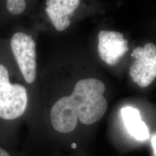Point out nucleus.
<instances>
[{
	"label": "nucleus",
	"mask_w": 156,
	"mask_h": 156,
	"mask_svg": "<svg viewBox=\"0 0 156 156\" xmlns=\"http://www.w3.org/2000/svg\"><path fill=\"white\" fill-rule=\"evenodd\" d=\"M28 103L25 87L9 82L8 70L0 64V117L15 119L24 114Z\"/></svg>",
	"instance_id": "2"
},
{
	"label": "nucleus",
	"mask_w": 156,
	"mask_h": 156,
	"mask_svg": "<svg viewBox=\"0 0 156 156\" xmlns=\"http://www.w3.org/2000/svg\"><path fill=\"white\" fill-rule=\"evenodd\" d=\"M105 91L104 84L95 78L83 79L76 83L69 97L83 124H94L106 113L107 101L103 96Z\"/></svg>",
	"instance_id": "1"
},
{
	"label": "nucleus",
	"mask_w": 156,
	"mask_h": 156,
	"mask_svg": "<svg viewBox=\"0 0 156 156\" xmlns=\"http://www.w3.org/2000/svg\"><path fill=\"white\" fill-rule=\"evenodd\" d=\"M132 56L134 60L130 67V76L139 86L147 87L156 77V46L149 43L143 47H136Z\"/></svg>",
	"instance_id": "4"
},
{
	"label": "nucleus",
	"mask_w": 156,
	"mask_h": 156,
	"mask_svg": "<svg viewBox=\"0 0 156 156\" xmlns=\"http://www.w3.org/2000/svg\"><path fill=\"white\" fill-rule=\"evenodd\" d=\"M79 0H48L46 2V12L58 31L66 30L70 25L69 15L77 8Z\"/></svg>",
	"instance_id": "7"
},
{
	"label": "nucleus",
	"mask_w": 156,
	"mask_h": 156,
	"mask_svg": "<svg viewBox=\"0 0 156 156\" xmlns=\"http://www.w3.org/2000/svg\"><path fill=\"white\" fill-rule=\"evenodd\" d=\"M0 156H10V155L3 148L0 147Z\"/></svg>",
	"instance_id": "11"
},
{
	"label": "nucleus",
	"mask_w": 156,
	"mask_h": 156,
	"mask_svg": "<svg viewBox=\"0 0 156 156\" xmlns=\"http://www.w3.org/2000/svg\"><path fill=\"white\" fill-rule=\"evenodd\" d=\"M25 4L23 0H8L7 1V9L13 15H18L25 10Z\"/></svg>",
	"instance_id": "9"
},
{
	"label": "nucleus",
	"mask_w": 156,
	"mask_h": 156,
	"mask_svg": "<svg viewBox=\"0 0 156 156\" xmlns=\"http://www.w3.org/2000/svg\"><path fill=\"white\" fill-rule=\"evenodd\" d=\"M152 145H153L154 152H155V154L156 155V134L154 135L152 138Z\"/></svg>",
	"instance_id": "10"
},
{
	"label": "nucleus",
	"mask_w": 156,
	"mask_h": 156,
	"mask_svg": "<svg viewBox=\"0 0 156 156\" xmlns=\"http://www.w3.org/2000/svg\"><path fill=\"white\" fill-rule=\"evenodd\" d=\"M98 50L103 62L114 65L129 50L128 41L119 32L101 30L98 35Z\"/></svg>",
	"instance_id": "5"
},
{
	"label": "nucleus",
	"mask_w": 156,
	"mask_h": 156,
	"mask_svg": "<svg viewBox=\"0 0 156 156\" xmlns=\"http://www.w3.org/2000/svg\"><path fill=\"white\" fill-rule=\"evenodd\" d=\"M11 47L25 81L33 83L36 77V43L34 38L23 32H17L12 37Z\"/></svg>",
	"instance_id": "3"
},
{
	"label": "nucleus",
	"mask_w": 156,
	"mask_h": 156,
	"mask_svg": "<svg viewBox=\"0 0 156 156\" xmlns=\"http://www.w3.org/2000/svg\"><path fill=\"white\" fill-rule=\"evenodd\" d=\"M121 112L125 126L131 135L140 141H144L149 138V130L145 123L142 121L137 109L125 106L122 108Z\"/></svg>",
	"instance_id": "8"
},
{
	"label": "nucleus",
	"mask_w": 156,
	"mask_h": 156,
	"mask_svg": "<svg viewBox=\"0 0 156 156\" xmlns=\"http://www.w3.org/2000/svg\"><path fill=\"white\" fill-rule=\"evenodd\" d=\"M78 116L69 96H64L54 103L51 111V122L54 129L60 133L73 132L77 124Z\"/></svg>",
	"instance_id": "6"
}]
</instances>
